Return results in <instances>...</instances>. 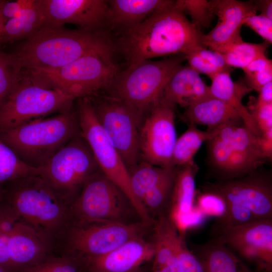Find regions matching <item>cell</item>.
Listing matches in <instances>:
<instances>
[{"label": "cell", "mask_w": 272, "mask_h": 272, "mask_svg": "<svg viewBox=\"0 0 272 272\" xmlns=\"http://www.w3.org/2000/svg\"><path fill=\"white\" fill-rule=\"evenodd\" d=\"M203 35L173 1L139 24L121 31L116 47L128 66L156 57L185 55L206 47Z\"/></svg>", "instance_id": "obj_1"}, {"label": "cell", "mask_w": 272, "mask_h": 272, "mask_svg": "<svg viewBox=\"0 0 272 272\" xmlns=\"http://www.w3.org/2000/svg\"><path fill=\"white\" fill-rule=\"evenodd\" d=\"M115 50V44L102 29L43 26L13 52L27 70L58 68L90 54L113 58Z\"/></svg>", "instance_id": "obj_2"}, {"label": "cell", "mask_w": 272, "mask_h": 272, "mask_svg": "<svg viewBox=\"0 0 272 272\" xmlns=\"http://www.w3.org/2000/svg\"><path fill=\"white\" fill-rule=\"evenodd\" d=\"M4 188L6 201L54 249L70 224V205L37 174L18 179Z\"/></svg>", "instance_id": "obj_3"}, {"label": "cell", "mask_w": 272, "mask_h": 272, "mask_svg": "<svg viewBox=\"0 0 272 272\" xmlns=\"http://www.w3.org/2000/svg\"><path fill=\"white\" fill-rule=\"evenodd\" d=\"M80 133L76 109L0 132V139L27 166L38 169Z\"/></svg>", "instance_id": "obj_4"}, {"label": "cell", "mask_w": 272, "mask_h": 272, "mask_svg": "<svg viewBox=\"0 0 272 272\" xmlns=\"http://www.w3.org/2000/svg\"><path fill=\"white\" fill-rule=\"evenodd\" d=\"M203 191L223 201L225 211L213 226H235L272 219V178L269 172L257 170L243 176L218 181Z\"/></svg>", "instance_id": "obj_5"}, {"label": "cell", "mask_w": 272, "mask_h": 272, "mask_svg": "<svg viewBox=\"0 0 272 272\" xmlns=\"http://www.w3.org/2000/svg\"><path fill=\"white\" fill-rule=\"evenodd\" d=\"M119 71L113 58L90 54L60 67L32 69L23 73L35 84L76 100L108 88Z\"/></svg>", "instance_id": "obj_6"}, {"label": "cell", "mask_w": 272, "mask_h": 272, "mask_svg": "<svg viewBox=\"0 0 272 272\" xmlns=\"http://www.w3.org/2000/svg\"><path fill=\"white\" fill-rule=\"evenodd\" d=\"M185 59L176 54L159 60H145L118 73L110 85V96L131 106L145 116L161 97L164 87Z\"/></svg>", "instance_id": "obj_7"}, {"label": "cell", "mask_w": 272, "mask_h": 272, "mask_svg": "<svg viewBox=\"0 0 272 272\" xmlns=\"http://www.w3.org/2000/svg\"><path fill=\"white\" fill-rule=\"evenodd\" d=\"M75 100L23 74L0 102V132L69 110Z\"/></svg>", "instance_id": "obj_8"}, {"label": "cell", "mask_w": 272, "mask_h": 272, "mask_svg": "<svg viewBox=\"0 0 272 272\" xmlns=\"http://www.w3.org/2000/svg\"><path fill=\"white\" fill-rule=\"evenodd\" d=\"M77 100L80 133L89 145L100 170L129 200L141 221L151 225L153 220L133 194L128 169L100 125L90 98Z\"/></svg>", "instance_id": "obj_9"}, {"label": "cell", "mask_w": 272, "mask_h": 272, "mask_svg": "<svg viewBox=\"0 0 272 272\" xmlns=\"http://www.w3.org/2000/svg\"><path fill=\"white\" fill-rule=\"evenodd\" d=\"M36 169L37 174L71 205L86 182L100 169L89 145L79 133Z\"/></svg>", "instance_id": "obj_10"}, {"label": "cell", "mask_w": 272, "mask_h": 272, "mask_svg": "<svg viewBox=\"0 0 272 272\" xmlns=\"http://www.w3.org/2000/svg\"><path fill=\"white\" fill-rule=\"evenodd\" d=\"M149 225L142 222L71 224L57 241L62 255L77 260L104 255L134 238L142 237Z\"/></svg>", "instance_id": "obj_11"}, {"label": "cell", "mask_w": 272, "mask_h": 272, "mask_svg": "<svg viewBox=\"0 0 272 272\" xmlns=\"http://www.w3.org/2000/svg\"><path fill=\"white\" fill-rule=\"evenodd\" d=\"M70 212L69 225L102 222L129 223L128 219L132 213L138 215L125 195L100 169L84 184L79 194L70 205Z\"/></svg>", "instance_id": "obj_12"}, {"label": "cell", "mask_w": 272, "mask_h": 272, "mask_svg": "<svg viewBox=\"0 0 272 272\" xmlns=\"http://www.w3.org/2000/svg\"><path fill=\"white\" fill-rule=\"evenodd\" d=\"M97 119L128 169L139 163V134L145 116L111 96L88 97Z\"/></svg>", "instance_id": "obj_13"}, {"label": "cell", "mask_w": 272, "mask_h": 272, "mask_svg": "<svg viewBox=\"0 0 272 272\" xmlns=\"http://www.w3.org/2000/svg\"><path fill=\"white\" fill-rule=\"evenodd\" d=\"M211 237L254 264L258 272L272 271V219L213 226Z\"/></svg>", "instance_id": "obj_14"}, {"label": "cell", "mask_w": 272, "mask_h": 272, "mask_svg": "<svg viewBox=\"0 0 272 272\" xmlns=\"http://www.w3.org/2000/svg\"><path fill=\"white\" fill-rule=\"evenodd\" d=\"M175 105L160 97L142 123L139 134L140 157L143 161L163 168L171 167L177 140Z\"/></svg>", "instance_id": "obj_15"}, {"label": "cell", "mask_w": 272, "mask_h": 272, "mask_svg": "<svg viewBox=\"0 0 272 272\" xmlns=\"http://www.w3.org/2000/svg\"><path fill=\"white\" fill-rule=\"evenodd\" d=\"M43 18V26L77 25L87 30L101 29L106 24L108 1L36 0Z\"/></svg>", "instance_id": "obj_16"}, {"label": "cell", "mask_w": 272, "mask_h": 272, "mask_svg": "<svg viewBox=\"0 0 272 272\" xmlns=\"http://www.w3.org/2000/svg\"><path fill=\"white\" fill-rule=\"evenodd\" d=\"M214 13L218 17L215 27L202 36L205 47L221 53L229 46L243 41L240 35L246 18L256 14L253 1H210Z\"/></svg>", "instance_id": "obj_17"}, {"label": "cell", "mask_w": 272, "mask_h": 272, "mask_svg": "<svg viewBox=\"0 0 272 272\" xmlns=\"http://www.w3.org/2000/svg\"><path fill=\"white\" fill-rule=\"evenodd\" d=\"M219 131L227 142L229 155L224 180L253 172L265 162L266 159L260 149L257 137L244 124H224L219 126Z\"/></svg>", "instance_id": "obj_18"}, {"label": "cell", "mask_w": 272, "mask_h": 272, "mask_svg": "<svg viewBox=\"0 0 272 272\" xmlns=\"http://www.w3.org/2000/svg\"><path fill=\"white\" fill-rule=\"evenodd\" d=\"M143 237L128 241L104 255L78 260L82 272H130L153 260L154 242Z\"/></svg>", "instance_id": "obj_19"}, {"label": "cell", "mask_w": 272, "mask_h": 272, "mask_svg": "<svg viewBox=\"0 0 272 272\" xmlns=\"http://www.w3.org/2000/svg\"><path fill=\"white\" fill-rule=\"evenodd\" d=\"M7 250L13 272H20L51 256L53 248L38 232L20 219L9 235Z\"/></svg>", "instance_id": "obj_20"}, {"label": "cell", "mask_w": 272, "mask_h": 272, "mask_svg": "<svg viewBox=\"0 0 272 272\" xmlns=\"http://www.w3.org/2000/svg\"><path fill=\"white\" fill-rule=\"evenodd\" d=\"M211 96L209 86L189 65H180L166 84L161 98L174 105L187 108Z\"/></svg>", "instance_id": "obj_21"}, {"label": "cell", "mask_w": 272, "mask_h": 272, "mask_svg": "<svg viewBox=\"0 0 272 272\" xmlns=\"http://www.w3.org/2000/svg\"><path fill=\"white\" fill-rule=\"evenodd\" d=\"M169 0H111L108 7L106 24L121 31L136 26L157 10L169 5Z\"/></svg>", "instance_id": "obj_22"}, {"label": "cell", "mask_w": 272, "mask_h": 272, "mask_svg": "<svg viewBox=\"0 0 272 272\" xmlns=\"http://www.w3.org/2000/svg\"><path fill=\"white\" fill-rule=\"evenodd\" d=\"M211 95L228 104L238 112L244 125L256 137L260 134L247 107L242 103L243 97L252 90L244 79L233 81L229 72H221L211 79Z\"/></svg>", "instance_id": "obj_23"}, {"label": "cell", "mask_w": 272, "mask_h": 272, "mask_svg": "<svg viewBox=\"0 0 272 272\" xmlns=\"http://www.w3.org/2000/svg\"><path fill=\"white\" fill-rule=\"evenodd\" d=\"M184 116L189 124L207 125L209 129L226 124H244L237 111L211 95L186 108Z\"/></svg>", "instance_id": "obj_24"}, {"label": "cell", "mask_w": 272, "mask_h": 272, "mask_svg": "<svg viewBox=\"0 0 272 272\" xmlns=\"http://www.w3.org/2000/svg\"><path fill=\"white\" fill-rule=\"evenodd\" d=\"M202 263L205 272H254L233 251L213 238L190 249Z\"/></svg>", "instance_id": "obj_25"}, {"label": "cell", "mask_w": 272, "mask_h": 272, "mask_svg": "<svg viewBox=\"0 0 272 272\" xmlns=\"http://www.w3.org/2000/svg\"><path fill=\"white\" fill-rule=\"evenodd\" d=\"M198 170L195 163L177 168L168 214L173 222L192 210Z\"/></svg>", "instance_id": "obj_26"}, {"label": "cell", "mask_w": 272, "mask_h": 272, "mask_svg": "<svg viewBox=\"0 0 272 272\" xmlns=\"http://www.w3.org/2000/svg\"><path fill=\"white\" fill-rule=\"evenodd\" d=\"M219 127L203 131L196 125L189 124L188 129L178 139L174 145L171 158V167L179 168L191 164L194 157L202 143L213 138L218 132Z\"/></svg>", "instance_id": "obj_27"}, {"label": "cell", "mask_w": 272, "mask_h": 272, "mask_svg": "<svg viewBox=\"0 0 272 272\" xmlns=\"http://www.w3.org/2000/svg\"><path fill=\"white\" fill-rule=\"evenodd\" d=\"M43 26V18L34 4L17 17L7 21L3 26L0 43L24 40L38 31Z\"/></svg>", "instance_id": "obj_28"}, {"label": "cell", "mask_w": 272, "mask_h": 272, "mask_svg": "<svg viewBox=\"0 0 272 272\" xmlns=\"http://www.w3.org/2000/svg\"><path fill=\"white\" fill-rule=\"evenodd\" d=\"M176 168L161 167L143 161L129 169L131 188L138 200L142 204L146 195Z\"/></svg>", "instance_id": "obj_29"}, {"label": "cell", "mask_w": 272, "mask_h": 272, "mask_svg": "<svg viewBox=\"0 0 272 272\" xmlns=\"http://www.w3.org/2000/svg\"><path fill=\"white\" fill-rule=\"evenodd\" d=\"M185 58L191 68L199 74L207 75L210 79L221 72L231 73L233 70L226 63L221 53L207 47L197 49L185 55Z\"/></svg>", "instance_id": "obj_30"}, {"label": "cell", "mask_w": 272, "mask_h": 272, "mask_svg": "<svg viewBox=\"0 0 272 272\" xmlns=\"http://www.w3.org/2000/svg\"><path fill=\"white\" fill-rule=\"evenodd\" d=\"M34 174L37 169L24 164L0 139V186Z\"/></svg>", "instance_id": "obj_31"}, {"label": "cell", "mask_w": 272, "mask_h": 272, "mask_svg": "<svg viewBox=\"0 0 272 272\" xmlns=\"http://www.w3.org/2000/svg\"><path fill=\"white\" fill-rule=\"evenodd\" d=\"M176 170L152 189L142 200L143 206L153 220L152 216L158 218L168 214Z\"/></svg>", "instance_id": "obj_32"}, {"label": "cell", "mask_w": 272, "mask_h": 272, "mask_svg": "<svg viewBox=\"0 0 272 272\" xmlns=\"http://www.w3.org/2000/svg\"><path fill=\"white\" fill-rule=\"evenodd\" d=\"M269 45L265 41L252 43L242 41L229 46L221 54L230 67L243 70L255 58L265 54Z\"/></svg>", "instance_id": "obj_33"}, {"label": "cell", "mask_w": 272, "mask_h": 272, "mask_svg": "<svg viewBox=\"0 0 272 272\" xmlns=\"http://www.w3.org/2000/svg\"><path fill=\"white\" fill-rule=\"evenodd\" d=\"M23 71L13 52L0 51V102L20 79Z\"/></svg>", "instance_id": "obj_34"}, {"label": "cell", "mask_w": 272, "mask_h": 272, "mask_svg": "<svg viewBox=\"0 0 272 272\" xmlns=\"http://www.w3.org/2000/svg\"><path fill=\"white\" fill-rule=\"evenodd\" d=\"M176 6L191 18V23L200 30L211 26L215 14L210 1L178 0Z\"/></svg>", "instance_id": "obj_35"}, {"label": "cell", "mask_w": 272, "mask_h": 272, "mask_svg": "<svg viewBox=\"0 0 272 272\" xmlns=\"http://www.w3.org/2000/svg\"><path fill=\"white\" fill-rule=\"evenodd\" d=\"M20 272H82V270L77 259L62 255L57 257L51 256Z\"/></svg>", "instance_id": "obj_36"}, {"label": "cell", "mask_w": 272, "mask_h": 272, "mask_svg": "<svg viewBox=\"0 0 272 272\" xmlns=\"http://www.w3.org/2000/svg\"><path fill=\"white\" fill-rule=\"evenodd\" d=\"M195 210L203 215H214L217 218L221 216L225 211L222 200L217 195L203 191L194 199Z\"/></svg>", "instance_id": "obj_37"}, {"label": "cell", "mask_w": 272, "mask_h": 272, "mask_svg": "<svg viewBox=\"0 0 272 272\" xmlns=\"http://www.w3.org/2000/svg\"><path fill=\"white\" fill-rule=\"evenodd\" d=\"M176 254L181 272H205L201 261L186 246L183 235L178 243Z\"/></svg>", "instance_id": "obj_38"}, {"label": "cell", "mask_w": 272, "mask_h": 272, "mask_svg": "<svg viewBox=\"0 0 272 272\" xmlns=\"http://www.w3.org/2000/svg\"><path fill=\"white\" fill-rule=\"evenodd\" d=\"M249 108L248 111L260 134L272 129V103L259 105L250 104Z\"/></svg>", "instance_id": "obj_39"}, {"label": "cell", "mask_w": 272, "mask_h": 272, "mask_svg": "<svg viewBox=\"0 0 272 272\" xmlns=\"http://www.w3.org/2000/svg\"><path fill=\"white\" fill-rule=\"evenodd\" d=\"M260 36L265 41L272 42V20L261 15H253L247 17L244 24Z\"/></svg>", "instance_id": "obj_40"}, {"label": "cell", "mask_w": 272, "mask_h": 272, "mask_svg": "<svg viewBox=\"0 0 272 272\" xmlns=\"http://www.w3.org/2000/svg\"><path fill=\"white\" fill-rule=\"evenodd\" d=\"M35 0L5 1L2 8V14L5 22L9 19L19 16L23 11L32 6Z\"/></svg>", "instance_id": "obj_41"}, {"label": "cell", "mask_w": 272, "mask_h": 272, "mask_svg": "<svg viewBox=\"0 0 272 272\" xmlns=\"http://www.w3.org/2000/svg\"><path fill=\"white\" fill-rule=\"evenodd\" d=\"M244 80L252 90L258 92L262 87L272 82V65L251 75L245 76Z\"/></svg>", "instance_id": "obj_42"}, {"label": "cell", "mask_w": 272, "mask_h": 272, "mask_svg": "<svg viewBox=\"0 0 272 272\" xmlns=\"http://www.w3.org/2000/svg\"><path fill=\"white\" fill-rule=\"evenodd\" d=\"M1 218L2 215L0 209V266L6 269L9 272H13L7 250V242L9 235L13 229L11 230L5 229L2 225Z\"/></svg>", "instance_id": "obj_43"}, {"label": "cell", "mask_w": 272, "mask_h": 272, "mask_svg": "<svg viewBox=\"0 0 272 272\" xmlns=\"http://www.w3.org/2000/svg\"><path fill=\"white\" fill-rule=\"evenodd\" d=\"M272 65L271 59H268L265 54L261 55L248 64L243 69L245 76L251 75Z\"/></svg>", "instance_id": "obj_44"}, {"label": "cell", "mask_w": 272, "mask_h": 272, "mask_svg": "<svg viewBox=\"0 0 272 272\" xmlns=\"http://www.w3.org/2000/svg\"><path fill=\"white\" fill-rule=\"evenodd\" d=\"M260 149L266 159L272 156V129L257 137Z\"/></svg>", "instance_id": "obj_45"}, {"label": "cell", "mask_w": 272, "mask_h": 272, "mask_svg": "<svg viewBox=\"0 0 272 272\" xmlns=\"http://www.w3.org/2000/svg\"><path fill=\"white\" fill-rule=\"evenodd\" d=\"M258 93L257 98L253 100L252 104L259 105L272 103V82L262 87Z\"/></svg>", "instance_id": "obj_46"}, {"label": "cell", "mask_w": 272, "mask_h": 272, "mask_svg": "<svg viewBox=\"0 0 272 272\" xmlns=\"http://www.w3.org/2000/svg\"><path fill=\"white\" fill-rule=\"evenodd\" d=\"M256 11L261 12V15L272 20V1L271 0H260L253 1Z\"/></svg>", "instance_id": "obj_47"}, {"label": "cell", "mask_w": 272, "mask_h": 272, "mask_svg": "<svg viewBox=\"0 0 272 272\" xmlns=\"http://www.w3.org/2000/svg\"><path fill=\"white\" fill-rule=\"evenodd\" d=\"M152 272H181L177 257L168 264L157 269L152 270Z\"/></svg>", "instance_id": "obj_48"}, {"label": "cell", "mask_w": 272, "mask_h": 272, "mask_svg": "<svg viewBox=\"0 0 272 272\" xmlns=\"http://www.w3.org/2000/svg\"><path fill=\"white\" fill-rule=\"evenodd\" d=\"M4 2H5V1L0 0V39H1V34H2L3 26L5 23V21L4 20V19L3 16V14H2V8H3V6Z\"/></svg>", "instance_id": "obj_49"}, {"label": "cell", "mask_w": 272, "mask_h": 272, "mask_svg": "<svg viewBox=\"0 0 272 272\" xmlns=\"http://www.w3.org/2000/svg\"><path fill=\"white\" fill-rule=\"evenodd\" d=\"M5 198V189L4 186H0V203Z\"/></svg>", "instance_id": "obj_50"}, {"label": "cell", "mask_w": 272, "mask_h": 272, "mask_svg": "<svg viewBox=\"0 0 272 272\" xmlns=\"http://www.w3.org/2000/svg\"><path fill=\"white\" fill-rule=\"evenodd\" d=\"M130 272H152L151 269L150 270H148L146 268H145L143 265L138 268V269L131 271Z\"/></svg>", "instance_id": "obj_51"}, {"label": "cell", "mask_w": 272, "mask_h": 272, "mask_svg": "<svg viewBox=\"0 0 272 272\" xmlns=\"http://www.w3.org/2000/svg\"><path fill=\"white\" fill-rule=\"evenodd\" d=\"M0 272H9V271H8V270L4 268L3 267L0 266Z\"/></svg>", "instance_id": "obj_52"}]
</instances>
